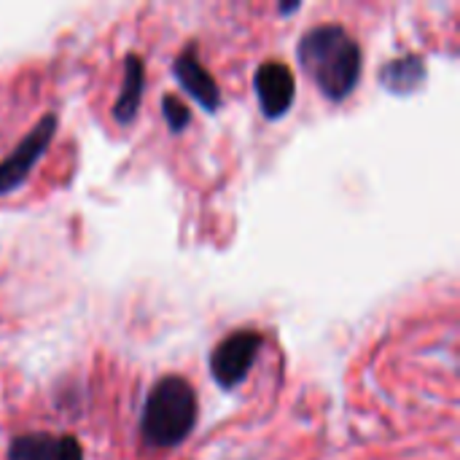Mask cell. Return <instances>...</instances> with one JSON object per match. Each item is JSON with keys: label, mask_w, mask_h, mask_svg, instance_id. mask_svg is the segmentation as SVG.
<instances>
[{"label": "cell", "mask_w": 460, "mask_h": 460, "mask_svg": "<svg viewBox=\"0 0 460 460\" xmlns=\"http://www.w3.org/2000/svg\"><path fill=\"white\" fill-rule=\"evenodd\" d=\"M296 57L307 78L332 102H345L364 73V54L358 40L337 22L315 24L302 32Z\"/></svg>", "instance_id": "6da1fadb"}, {"label": "cell", "mask_w": 460, "mask_h": 460, "mask_svg": "<svg viewBox=\"0 0 460 460\" xmlns=\"http://www.w3.org/2000/svg\"><path fill=\"white\" fill-rule=\"evenodd\" d=\"M199 418L197 391L186 377H159L143 404L140 439L154 450H172L183 445Z\"/></svg>", "instance_id": "7a4b0ae2"}, {"label": "cell", "mask_w": 460, "mask_h": 460, "mask_svg": "<svg viewBox=\"0 0 460 460\" xmlns=\"http://www.w3.org/2000/svg\"><path fill=\"white\" fill-rule=\"evenodd\" d=\"M264 348V334L256 329H240L224 337L210 353V377L221 391H234L251 375L259 353Z\"/></svg>", "instance_id": "3957f363"}, {"label": "cell", "mask_w": 460, "mask_h": 460, "mask_svg": "<svg viewBox=\"0 0 460 460\" xmlns=\"http://www.w3.org/2000/svg\"><path fill=\"white\" fill-rule=\"evenodd\" d=\"M57 113H46L40 116V121L16 143V148L0 162V197L13 194L35 170V164L43 159V154L49 151L54 135H57Z\"/></svg>", "instance_id": "277c9868"}, {"label": "cell", "mask_w": 460, "mask_h": 460, "mask_svg": "<svg viewBox=\"0 0 460 460\" xmlns=\"http://www.w3.org/2000/svg\"><path fill=\"white\" fill-rule=\"evenodd\" d=\"M253 89H256V100H259L261 113L270 121H278L291 111V105L296 100L294 70L280 59H267L259 65V70L253 75Z\"/></svg>", "instance_id": "5b68a950"}, {"label": "cell", "mask_w": 460, "mask_h": 460, "mask_svg": "<svg viewBox=\"0 0 460 460\" xmlns=\"http://www.w3.org/2000/svg\"><path fill=\"white\" fill-rule=\"evenodd\" d=\"M172 75L175 81L186 89V94H191L208 113H216L224 102L221 89L216 84V78L210 75V70L202 65V59L197 57V46L189 43L175 59H172Z\"/></svg>", "instance_id": "8992f818"}, {"label": "cell", "mask_w": 460, "mask_h": 460, "mask_svg": "<svg viewBox=\"0 0 460 460\" xmlns=\"http://www.w3.org/2000/svg\"><path fill=\"white\" fill-rule=\"evenodd\" d=\"M143 94H146V62L140 54H127L124 59V81L119 89V97L113 102V119L121 127H129L143 105Z\"/></svg>", "instance_id": "52a82bcc"}, {"label": "cell", "mask_w": 460, "mask_h": 460, "mask_svg": "<svg viewBox=\"0 0 460 460\" xmlns=\"http://www.w3.org/2000/svg\"><path fill=\"white\" fill-rule=\"evenodd\" d=\"M429 78V67L426 59L420 54H404L396 59H388L380 70V84L385 92L396 94V97H410L415 94Z\"/></svg>", "instance_id": "ba28073f"}, {"label": "cell", "mask_w": 460, "mask_h": 460, "mask_svg": "<svg viewBox=\"0 0 460 460\" xmlns=\"http://www.w3.org/2000/svg\"><path fill=\"white\" fill-rule=\"evenodd\" d=\"M5 460H59V437L43 431L13 437Z\"/></svg>", "instance_id": "9c48e42d"}, {"label": "cell", "mask_w": 460, "mask_h": 460, "mask_svg": "<svg viewBox=\"0 0 460 460\" xmlns=\"http://www.w3.org/2000/svg\"><path fill=\"white\" fill-rule=\"evenodd\" d=\"M162 116H164V121H167V127H170L172 135L183 132V129L191 124V111H189L186 102H183L181 97H175V94H164V97H162Z\"/></svg>", "instance_id": "30bf717a"}, {"label": "cell", "mask_w": 460, "mask_h": 460, "mask_svg": "<svg viewBox=\"0 0 460 460\" xmlns=\"http://www.w3.org/2000/svg\"><path fill=\"white\" fill-rule=\"evenodd\" d=\"M59 460H84L81 442L75 437H59Z\"/></svg>", "instance_id": "8fae6325"}, {"label": "cell", "mask_w": 460, "mask_h": 460, "mask_svg": "<svg viewBox=\"0 0 460 460\" xmlns=\"http://www.w3.org/2000/svg\"><path fill=\"white\" fill-rule=\"evenodd\" d=\"M299 8H302L299 3H283V5H280V13H294V11H299Z\"/></svg>", "instance_id": "7c38bea8"}]
</instances>
